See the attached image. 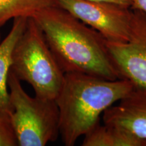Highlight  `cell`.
<instances>
[{"label":"cell","instance_id":"6da1fadb","mask_svg":"<svg viewBox=\"0 0 146 146\" xmlns=\"http://www.w3.org/2000/svg\"><path fill=\"white\" fill-rule=\"evenodd\" d=\"M33 18L64 74L80 72L108 80L120 78L107 40L96 30L58 5L45 9Z\"/></svg>","mask_w":146,"mask_h":146},{"label":"cell","instance_id":"7a4b0ae2","mask_svg":"<svg viewBox=\"0 0 146 146\" xmlns=\"http://www.w3.org/2000/svg\"><path fill=\"white\" fill-rule=\"evenodd\" d=\"M134 85L125 78L108 80L80 72L65 73L55 101L59 131L66 146H73L100 123V115L127 96Z\"/></svg>","mask_w":146,"mask_h":146},{"label":"cell","instance_id":"3957f363","mask_svg":"<svg viewBox=\"0 0 146 146\" xmlns=\"http://www.w3.org/2000/svg\"><path fill=\"white\" fill-rule=\"evenodd\" d=\"M10 71L21 81L27 82L38 98L55 100L59 94L64 73L34 18H28L14 47Z\"/></svg>","mask_w":146,"mask_h":146},{"label":"cell","instance_id":"277c9868","mask_svg":"<svg viewBox=\"0 0 146 146\" xmlns=\"http://www.w3.org/2000/svg\"><path fill=\"white\" fill-rule=\"evenodd\" d=\"M10 71L8 76L12 112L9 119L18 145L45 146L60 135L59 111L54 100L31 97Z\"/></svg>","mask_w":146,"mask_h":146},{"label":"cell","instance_id":"5b68a950","mask_svg":"<svg viewBox=\"0 0 146 146\" xmlns=\"http://www.w3.org/2000/svg\"><path fill=\"white\" fill-rule=\"evenodd\" d=\"M56 2L99 32L108 41L123 43L129 40L133 18L131 7L90 0H56Z\"/></svg>","mask_w":146,"mask_h":146},{"label":"cell","instance_id":"8992f818","mask_svg":"<svg viewBox=\"0 0 146 146\" xmlns=\"http://www.w3.org/2000/svg\"><path fill=\"white\" fill-rule=\"evenodd\" d=\"M107 47L120 78L146 88V14L133 10L130 36L123 43L107 41Z\"/></svg>","mask_w":146,"mask_h":146},{"label":"cell","instance_id":"52a82bcc","mask_svg":"<svg viewBox=\"0 0 146 146\" xmlns=\"http://www.w3.org/2000/svg\"><path fill=\"white\" fill-rule=\"evenodd\" d=\"M102 114L104 124L120 127L146 140V88L134 87Z\"/></svg>","mask_w":146,"mask_h":146},{"label":"cell","instance_id":"ba28073f","mask_svg":"<svg viewBox=\"0 0 146 146\" xmlns=\"http://www.w3.org/2000/svg\"><path fill=\"white\" fill-rule=\"evenodd\" d=\"M28 18L20 17L13 20L10 32L0 42V115L8 117L12 112L8 91V76L12 65L14 47L26 27Z\"/></svg>","mask_w":146,"mask_h":146},{"label":"cell","instance_id":"9c48e42d","mask_svg":"<svg viewBox=\"0 0 146 146\" xmlns=\"http://www.w3.org/2000/svg\"><path fill=\"white\" fill-rule=\"evenodd\" d=\"M83 146H146V140L114 125L98 123L89 131Z\"/></svg>","mask_w":146,"mask_h":146},{"label":"cell","instance_id":"30bf717a","mask_svg":"<svg viewBox=\"0 0 146 146\" xmlns=\"http://www.w3.org/2000/svg\"><path fill=\"white\" fill-rule=\"evenodd\" d=\"M54 5H57L56 0H0V28L11 19L33 18Z\"/></svg>","mask_w":146,"mask_h":146},{"label":"cell","instance_id":"8fae6325","mask_svg":"<svg viewBox=\"0 0 146 146\" xmlns=\"http://www.w3.org/2000/svg\"><path fill=\"white\" fill-rule=\"evenodd\" d=\"M18 145L8 117L0 115V146Z\"/></svg>","mask_w":146,"mask_h":146},{"label":"cell","instance_id":"7c38bea8","mask_svg":"<svg viewBox=\"0 0 146 146\" xmlns=\"http://www.w3.org/2000/svg\"><path fill=\"white\" fill-rule=\"evenodd\" d=\"M131 9L142 11L146 14V0H133Z\"/></svg>","mask_w":146,"mask_h":146},{"label":"cell","instance_id":"4fadbf2b","mask_svg":"<svg viewBox=\"0 0 146 146\" xmlns=\"http://www.w3.org/2000/svg\"><path fill=\"white\" fill-rule=\"evenodd\" d=\"M90 1H108V2H112L119 4L127 5L131 8V5L133 4V0H90Z\"/></svg>","mask_w":146,"mask_h":146}]
</instances>
